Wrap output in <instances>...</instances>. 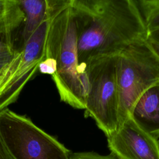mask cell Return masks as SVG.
<instances>
[{
    "label": "cell",
    "mask_w": 159,
    "mask_h": 159,
    "mask_svg": "<svg viewBox=\"0 0 159 159\" xmlns=\"http://www.w3.org/2000/svg\"><path fill=\"white\" fill-rule=\"evenodd\" d=\"M78 33L79 63L119 53L147 40L148 32L135 0H71Z\"/></svg>",
    "instance_id": "1"
},
{
    "label": "cell",
    "mask_w": 159,
    "mask_h": 159,
    "mask_svg": "<svg viewBox=\"0 0 159 159\" xmlns=\"http://www.w3.org/2000/svg\"><path fill=\"white\" fill-rule=\"evenodd\" d=\"M47 19L44 58L39 71L52 76L61 101L84 110L88 84L79 63L71 0H47Z\"/></svg>",
    "instance_id": "2"
},
{
    "label": "cell",
    "mask_w": 159,
    "mask_h": 159,
    "mask_svg": "<svg viewBox=\"0 0 159 159\" xmlns=\"http://www.w3.org/2000/svg\"><path fill=\"white\" fill-rule=\"evenodd\" d=\"M116 55L93 56L82 66L88 84L84 116L92 118L106 137L119 127Z\"/></svg>",
    "instance_id": "3"
},
{
    "label": "cell",
    "mask_w": 159,
    "mask_h": 159,
    "mask_svg": "<svg viewBox=\"0 0 159 159\" xmlns=\"http://www.w3.org/2000/svg\"><path fill=\"white\" fill-rule=\"evenodd\" d=\"M116 78L120 126L139 97L159 82V58L147 40L133 43L117 54Z\"/></svg>",
    "instance_id": "4"
},
{
    "label": "cell",
    "mask_w": 159,
    "mask_h": 159,
    "mask_svg": "<svg viewBox=\"0 0 159 159\" xmlns=\"http://www.w3.org/2000/svg\"><path fill=\"white\" fill-rule=\"evenodd\" d=\"M0 133L12 159H70V151L28 117L0 112Z\"/></svg>",
    "instance_id": "5"
},
{
    "label": "cell",
    "mask_w": 159,
    "mask_h": 159,
    "mask_svg": "<svg viewBox=\"0 0 159 159\" xmlns=\"http://www.w3.org/2000/svg\"><path fill=\"white\" fill-rule=\"evenodd\" d=\"M47 26V13L31 37L0 67V112L15 102L21 91L39 71L44 58V43Z\"/></svg>",
    "instance_id": "6"
},
{
    "label": "cell",
    "mask_w": 159,
    "mask_h": 159,
    "mask_svg": "<svg viewBox=\"0 0 159 159\" xmlns=\"http://www.w3.org/2000/svg\"><path fill=\"white\" fill-rule=\"evenodd\" d=\"M107 140L111 153L119 159H159V140L130 117Z\"/></svg>",
    "instance_id": "7"
},
{
    "label": "cell",
    "mask_w": 159,
    "mask_h": 159,
    "mask_svg": "<svg viewBox=\"0 0 159 159\" xmlns=\"http://www.w3.org/2000/svg\"><path fill=\"white\" fill-rule=\"evenodd\" d=\"M129 117L142 129L159 140V82L139 97Z\"/></svg>",
    "instance_id": "8"
},
{
    "label": "cell",
    "mask_w": 159,
    "mask_h": 159,
    "mask_svg": "<svg viewBox=\"0 0 159 159\" xmlns=\"http://www.w3.org/2000/svg\"><path fill=\"white\" fill-rule=\"evenodd\" d=\"M25 20L19 0H0V36L12 37Z\"/></svg>",
    "instance_id": "9"
},
{
    "label": "cell",
    "mask_w": 159,
    "mask_h": 159,
    "mask_svg": "<svg viewBox=\"0 0 159 159\" xmlns=\"http://www.w3.org/2000/svg\"><path fill=\"white\" fill-rule=\"evenodd\" d=\"M25 15L22 38L27 42L45 20L47 13V0H19Z\"/></svg>",
    "instance_id": "10"
},
{
    "label": "cell",
    "mask_w": 159,
    "mask_h": 159,
    "mask_svg": "<svg viewBox=\"0 0 159 159\" xmlns=\"http://www.w3.org/2000/svg\"><path fill=\"white\" fill-rule=\"evenodd\" d=\"M147 32L159 29V0H135Z\"/></svg>",
    "instance_id": "11"
},
{
    "label": "cell",
    "mask_w": 159,
    "mask_h": 159,
    "mask_svg": "<svg viewBox=\"0 0 159 159\" xmlns=\"http://www.w3.org/2000/svg\"><path fill=\"white\" fill-rule=\"evenodd\" d=\"M16 49L12 37L0 36V58H11Z\"/></svg>",
    "instance_id": "12"
},
{
    "label": "cell",
    "mask_w": 159,
    "mask_h": 159,
    "mask_svg": "<svg viewBox=\"0 0 159 159\" xmlns=\"http://www.w3.org/2000/svg\"><path fill=\"white\" fill-rule=\"evenodd\" d=\"M70 159H119L112 153L107 155H100L94 152H84L71 153Z\"/></svg>",
    "instance_id": "13"
},
{
    "label": "cell",
    "mask_w": 159,
    "mask_h": 159,
    "mask_svg": "<svg viewBox=\"0 0 159 159\" xmlns=\"http://www.w3.org/2000/svg\"><path fill=\"white\" fill-rule=\"evenodd\" d=\"M0 159H12L4 144L0 133Z\"/></svg>",
    "instance_id": "14"
},
{
    "label": "cell",
    "mask_w": 159,
    "mask_h": 159,
    "mask_svg": "<svg viewBox=\"0 0 159 159\" xmlns=\"http://www.w3.org/2000/svg\"><path fill=\"white\" fill-rule=\"evenodd\" d=\"M147 39L159 44V29L148 32Z\"/></svg>",
    "instance_id": "15"
},
{
    "label": "cell",
    "mask_w": 159,
    "mask_h": 159,
    "mask_svg": "<svg viewBox=\"0 0 159 159\" xmlns=\"http://www.w3.org/2000/svg\"><path fill=\"white\" fill-rule=\"evenodd\" d=\"M147 43L149 46V47L151 48V50L156 54V55L159 58V44L153 42L151 40H147Z\"/></svg>",
    "instance_id": "16"
},
{
    "label": "cell",
    "mask_w": 159,
    "mask_h": 159,
    "mask_svg": "<svg viewBox=\"0 0 159 159\" xmlns=\"http://www.w3.org/2000/svg\"><path fill=\"white\" fill-rule=\"evenodd\" d=\"M10 59V58H9ZM9 59H6V58H0V67L4 65L6 62H7Z\"/></svg>",
    "instance_id": "17"
}]
</instances>
